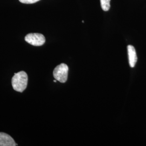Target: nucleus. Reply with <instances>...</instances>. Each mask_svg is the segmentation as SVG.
<instances>
[{
	"mask_svg": "<svg viewBox=\"0 0 146 146\" xmlns=\"http://www.w3.org/2000/svg\"><path fill=\"white\" fill-rule=\"evenodd\" d=\"M28 84V75L25 72L21 71L15 73L11 79L13 89L18 92L22 93L27 88Z\"/></svg>",
	"mask_w": 146,
	"mask_h": 146,
	"instance_id": "obj_1",
	"label": "nucleus"
},
{
	"mask_svg": "<svg viewBox=\"0 0 146 146\" xmlns=\"http://www.w3.org/2000/svg\"><path fill=\"white\" fill-rule=\"evenodd\" d=\"M17 146L11 136L5 133L0 132V146Z\"/></svg>",
	"mask_w": 146,
	"mask_h": 146,
	"instance_id": "obj_4",
	"label": "nucleus"
},
{
	"mask_svg": "<svg viewBox=\"0 0 146 146\" xmlns=\"http://www.w3.org/2000/svg\"><path fill=\"white\" fill-rule=\"evenodd\" d=\"M39 1L40 0H19L20 2L25 4H32V3H36Z\"/></svg>",
	"mask_w": 146,
	"mask_h": 146,
	"instance_id": "obj_7",
	"label": "nucleus"
},
{
	"mask_svg": "<svg viewBox=\"0 0 146 146\" xmlns=\"http://www.w3.org/2000/svg\"><path fill=\"white\" fill-rule=\"evenodd\" d=\"M25 41L34 46H41L46 42L43 35L40 33H30L25 36Z\"/></svg>",
	"mask_w": 146,
	"mask_h": 146,
	"instance_id": "obj_3",
	"label": "nucleus"
},
{
	"mask_svg": "<svg viewBox=\"0 0 146 146\" xmlns=\"http://www.w3.org/2000/svg\"><path fill=\"white\" fill-rule=\"evenodd\" d=\"M56 81H57L56 80H54V82H56Z\"/></svg>",
	"mask_w": 146,
	"mask_h": 146,
	"instance_id": "obj_8",
	"label": "nucleus"
},
{
	"mask_svg": "<svg viewBox=\"0 0 146 146\" xmlns=\"http://www.w3.org/2000/svg\"><path fill=\"white\" fill-rule=\"evenodd\" d=\"M110 0H100L101 6L103 11H107L110 10Z\"/></svg>",
	"mask_w": 146,
	"mask_h": 146,
	"instance_id": "obj_6",
	"label": "nucleus"
},
{
	"mask_svg": "<svg viewBox=\"0 0 146 146\" xmlns=\"http://www.w3.org/2000/svg\"><path fill=\"white\" fill-rule=\"evenodd\" d=\"M68 66L65 63H61L56 66L53 71V76L57 81L64 83L67 81L68 78Z\"/></svg>",
	"mask_w": 146,
	"mask_h": 146,
	"instance_id": "obj_2",
	"label": "nucleus"
},
{
	"mask_svg": "<svg viewBox=\"0 0 146 146\" xmlns=\"http://www.w3.org/2000/svg\"><path fill=\"white\" fill-rule=\"evenodd\" d=\"M128 54L129 65L131 68H133L135 66L136 63L137 62V55L135 49L131 45H128L127 46Z\"/></svg>",
	"mask_w": 146,
	"mask_h": 146,
	"instance_id": "obj_5",
	"label": "nucleus"
}]
</instances>
